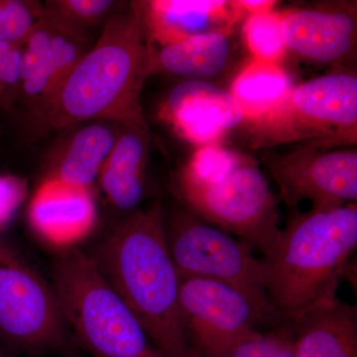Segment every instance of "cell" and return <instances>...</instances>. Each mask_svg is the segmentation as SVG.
<instances>
[{"label":"cell","instance_id":"obj_1","mask_svg":"<svg viewBox=\"0 0 357 357\" xmlns=\"http://www.w3.org/2000/svg\"><path fill=\"white\" fill-rule=\"evenodd\" d=\"M153 51L143 1L131 2L105 23L54 95L28 112L33 132L44 135L84 121L147 122L141 93L153 76Z\"/></svg>","mask_w":357,"mask_h":357},{"label":"cell","instance_id":"obj_2","mask_svg":"<svg viewBox=\"0 0 357 357\" xmlns=\"http://www.w3.org/2000/svg\"><path fill=\"white\" fill-rule=\"evenodd\" d=\"M91 257L162 356L196 357L183 328L180 276L167 246L160 202L126 215Z\"/></svg>","mask_w":357,"mask_h":357},{"label":"cell","instance_id":"obj_3","mask_svg":"<svg viewBox=\"0 0 357 357\" xmlns=\"http://www.w3.org/2000/svg\"><path fill=\"white\" fill-rule=\"evenodd\" d=\"M357 248V206L294 210L261 261L268 298L289 324L321 301L337 296Z\"/></svg>","mask_w":357,"mask_h":357},{"label":"cell","instance_id":"obj_4","mask_svg":"<svg viewBox=\"0 0 357 357\" xmlns=\"http://www.w3.org/2000/svg\"><path fill=\"white\" fill-rule=\"evenodd\" d=\"M178 188L187 210L250 244L263 255L279 227L278 198L252 157L218 144L204 145L185 164Z\"/></svg>","mask_w":357,"mask_h":357},{"label":"cell","instance_id":"obj_5","mask_svg":"<svg viewBox=\"0 0 357 357\" xmlns=\"http://www.w3.org/2000/svg\"><path fill=\"white\" fill-rule=\"evenodd\" d=\"M52 285L72 340L91 357H163L91 255L79 248L63 250L54 262Z\"/></svg>","mask_w":357,"mask_h":357},{"label":"cell","instance_id":"obj_6","mask_svg":"<svg viewBox=\"0 0 357 357\" xmlns=\"http://www.w3.org/2000/svg\"><path fill=\"white\" fill-rule=\"evenodd\" d=\"M248 124L255 148H356V75L331 73L294 86L278 107Z\"/></svg>","mask_w":357,"mask_h":357},{"label":"cell","instance_id":"obj_7","mask_svg":"<svg viewBox=\"0 0 357 357\" xmlns=\"http://www.w3.org/2000/svg\"><path fill=\"white\" fill-rule=\"evenodd\" d=\"M167 246L180 278L208 279L236 289L252 303L263 326L281 324L268 298L261 261L250 244L189 210L165 213Z\"/></svg>","mask_w":357,"mask_h":357},{"label":"cell","instance_id":"obj_8","mask_svg":"<svg viewBox=\"0 0 357 357\" xmlns=\"http://www.w3.org/2000/svg\"><path fill=\"white\" fill-rule=\"evenodd\" d=\"M0 337L27 354L67 352L70 333L54 286L0 241Z\"/></svg>","mask_w":357,"mask_h":357},{"label":"cell","instance_id":"obj_9","mask_svg":"<svg viewBox=\"0 0 357 357\" xmlns=\"http://www.w3.org/2000/svg\"><path fill=\"white\" fill-rule=\"evenodd\" d=\"M180 312L196 357H225L263 326L246 296L208 279L180 278Z\"/></svg>","mask_w":357,"mask_h":357},{"label":"cell","instance_id":"obj_10","mask_svg":"<svg viewBox=\"0 0 357 357\" xmlns=\"http://www.w3.org/2000/svg\"><path fill=\"white\" fill-rule=\"evenodd\" d=\"M264 163L289 208L296 210L304 201L312 210L356 204V148H291L265 154Z\"/></svg>","mask_w":357,"mask_h":357},{"label":"cell","instance_id":"obj_11","mask_svg":"<svg viewBox=\"0 0 357 357\" xmlns=\"http://www.w3.org/2000/svg\"><path fill=\"white\" fill-rule=\"evenodd\" d=\"M287 50L318 64H338L354 55L356 4H335L280 13Z\"/></svg>","mask_w":357,"mask_h":357},{"label":"cell","instance_id":"obj_12","mask_svg":"<svg viewBox=\"0 0 357 357\" xmlns=\"http://www.w3.org/2000/svg\"><path fill=\"white\" fill-rule=\"evenodd\" d=\"M183 137L196 144H218L245 122L230 91L202 81H185L169 93L161 112Z\"/></svg>","mask_w":357,"mask_h":357},{"label":"cell","instance_id":"obj_13","mask_svg":"<svg viewBox=\"0 0 357 357\" xmlns=\"http://www.w3.org/2000/svg\"><path fill=\"white\" fill-rule=\"evenodd\" d=\"M29 220L42 241L63 251L77 248L93 231L98 211L89 188L46 178L33 197Z\"/></svg>","mask_w":357,"mask_h":357},{"label":"cell","instance_id":"obj_14","mask_svg":"<svg viewBox=\"0 0 357 357\" xmlns=\"http://www.w3.org/2000/svg\"><path fill=\"white\" fill-rule=\"evenodd\" d=\"M143 13L150 42L161 47L210 33L230 34L244 16L236 1L225 0L143 1Z\"/></svg>","mask_w":357,"mask_h":357},{"label":"cell","instance_id":"obj_15","mask_svg":"<svg viewBox=\"0 0 357 357\" xmlns=\"http://www.w3.org/2000/svg\"><path fill=\"white\" fill-rule=\"evenodd\" d=\"M150 143L147 122L121 126L114 146L98 176L102 191L115 210L131 215L145 199Z\"/></svg>","mask_w":357,"mask_h":357},{"label":"cell","instance_id":"obj_16","mask_svg":"<svg viewBox=\"0 0 357 357\" xmlns=\"http://www.w3.org/2000/svg\"><path fill=\"white\" fill-rule=\"evenodd\" d=\"M295 357H357V310L337 296L288 324Z\"/></svg>","mask_w":357,"mask_h":357},{"label":"cell","instance_id":"obj_17","mask_svg":"<svg viewBox=\"0 0 357 357\" xmlns=\"http://www.w3.org/2000/svg\"><path fill=\"white\" fill-rule=\"evenodd\" d=\"M229 33H210L153 51V75L160 73L208 82L222 74L230 57Z\"/></svg>","mask_w":357,"mask_h":357},{"label":"cell","instance_id":"obj_18","mask_svg":"<svg viewBox=\"0 0 357 357\" xmlns=\"http://www.w3.org/2000/svg\"><path fill=\"white\" fill-rule=\"evenodd\" d=\"M121 126L114 122L95 121L79 129L47 178L75 187H91L114 146Z\"/></svg>","mask_w":357,"mask_h":357},{"label":"cell","instance_id":"obj_19","mask_svg":"<svg viewBox=\"0 0 357 357\" xmlns=\"http://www.w3.org/2000/svg\"><path fill=\"white\" fill-rule=\"evenodd\" d=\"M58 23L59 29L48 56L39 70L20 84L17 102L22 100L28 112L51 98L88 52L84 33Z\"/></svg>","mask_w":357,"mask_h":357},{"label":"cell","instance_id":"obj_20","mask_svg":"<svg viewBox=\"0 0 357 357\" xmlns=\"http://www.w3.org/2000/svg\"><path fill=\"white\" fill-rule=\"evenodd\" d=\"M293 86L292 79L278 63L255 60L234 79L230 93L243 112L244 123H248L278 107Z\"/></svg>","mask_w":357,"mask_h":357},{"label":"cell","instance_id":"obj_21","mask_svg":"<svg viewBox=\"0 0 357 357\" xmlns=\"http://www.w3.org/2000/svg\"><path fill=\"white\" fill-rule=\"evenodd\" d=\"M243 34L255 60L278 63L287 51L280 13L269 11L248 15Z\"/></svg>","mask_w":357,"mask_h":357},{"label":"cell","instance_id":"obj_22","mask_svg":"<svg viewBox=\"0 0 357 357\" xmlns=\"http://www.w3.org/2000/svg\"><path fill=\"white\" fill-rule=\"evenodd\" d=\"M119 4L112 0H54L44 4V11L62 24L84 33V28L107 23L117 13Z\"/></svg>","mask_w":357,"mask_h":357},{"label":"cell","instance_id":"obj_23","mask_svg":"<svg viewBox=\"0 0 357 357\" xmlns=\"http://www.w3.org/2000/svg\"><path fill=\"white\" fill-rule=\"evenodd\" d=\"M44 4L30 0H0V42L23 45L41 20Z\"/></svg>","mask_w":357,"mask_h":357},{"label":"cell","instance_id":"obj_24","mask_svg":"<svg viewBox=\"0 0 357 357\" xmlns=\"http://www.w3.org/2000/svg\"><path fill=\"white\" fill-rule=\"evenodd\" d=\"M225 357H295L290 326L281 323L269 332L258 331L234 347Z\"/></svg>","mask_w":357,"mask_h":357},{"label":"cell","instance_id":"obj_25","mask_svg":"<svg viewBox=\"0 0 357 357\" xmlns=\"http://www.w3.org/2000/svg\"><path fill=\"white\" fill-rule=\"evenodd\" d=\"M23 45L0 42V109L9 112L20 95Z\"/></svg>","mask_w":357,"mask_h":357},{"label":"cell","instance_id":"obj_26","mask_svg":"<svg viewBox=\"0 0 357 357\" xmlns=\"http://www.w3.org/2000/svg\"><path fill=\"white\" fill-rule=\"evenodd\" d=\"M27 196V183L15 176H0V229L10 222Z\"/></svg>","mask_w":357,"mask_h":357},{"label":"cell","instance_id":"obj_27","mask_svg":"<svg viewBox=\"0 0 357 357\" xmlns=\"http://www.w3.org/2000/svg\"><path fill=\"white\" fill-rule=\"evenodd\" d=\"M237 7L241 9L243 15H251L272 11L276 2L272 0H241L236 1Z\"/></svg>","mask_w":357,"mask_h":357},{"label":"cell","instance_id":"obj_28","mask_svg":"<svg viewBox=\"0 0 357 357\" xmlns=\"http://www.w3.org/2000/svg\"><path fill=\"white\" fill-rule=\"evenodd\" d=\"M0 357H4L3 351H2L1 345H0Z\"/></svg>","mask_w":357,"mask_h":357},{"label":"cell","instance_id":"obj_29","mask_svg":"<svg viewBox=\"0 0 357 357\" xmlns=\"http://www.w3.org/2000/svg\"><path fill=\"white\" fill-rule=\"evenodd\" d=\"M62 357H73V356H70V354H68V352H67V354H66V356H63Z\"/></svg>","mask_w":357,"mask_h":357}]
</instances>
